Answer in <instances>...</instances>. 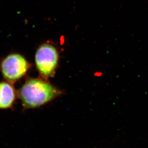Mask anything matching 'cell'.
Masks as SVG:
<instances>
[{"instance_id": "6da1fadb", "label": "cell", "mask_w": 148, "mask_h": 148, "mask_svg": "<svg viewBox=\"0 0 148 148\" xmlns=\"http://www.w3.org/2000/svg\"><path fill=\"white\" fill-rule=\"evenodd\" d=\"M61 91L40 79L27 80L17 92L24 110L40 107L61 95Z\"/></svg>"}, {"instance_id": "277c9868", "label": "cell", "mask_w": 148, "mask_h": 148, "mask_svg": "<svg viewBox=\"0 0 148 148\" xmlns=\"http://www.w3.org/2000/svg\"><path fill=\"white\" fill-rule=\"evenodd\" d=\"M17 96V93L11 83H0V110L13 109Z\"/></svg>"}, {"instance_id": "7a4b0ae2", "label": "cell", "mask_w": 148, "mask_h": 148, "mask_svg": "<svg viewBox=\"0 0 148 148\" xmlns=\"http://www.w3.org/2000/svg\"><path fill=\"white\" fill-rule=\"evenodd\" d=\"M30 66V64L26 59L17 53L7 56L2 60L0 66L3 77L11 83L24 77Z\"/></svg>"}, {"instance_id": "3957f363", "label": "cell", "mask_w": 148, "mask_h": 148, "mask_svg": "<svg viewBox=\"0 0 148 148\" xmlns=\"http://www.w3.org/2000/svg\"><path fill=\"white\" fill-rule=\"evenodd\" d=\"M58 53L51 44L40 46L36 51L35 63L40 74L45 78L53 77L58 62Z\"/></svg>"}]
</instances>
